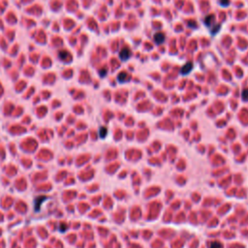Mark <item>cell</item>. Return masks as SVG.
I'll return each instance as SVG.
<instances>
[{
  "mask_svg": "<svg viewBox=\"0 0 248 248\" xmlns=\"http://www.w3.org/2000/svg\"><path fill=\"white\" fill-rule=\"evenodd\" d=\"M194 67V65L192 62H186L183 66H182V68L180 69V74L181 75H183V76H186L188 75L189 73L192 71V69H193Z\"/></svg>",
  "mask_w": 248,
  "mask_h": 248,
  "instance_id": "cell-2",
  "label": "cell"
},
{
  "mask_svg": "<svg viewBox=\"0 0 248 248\" xmlns=\"http://www.w3.org/2000/svg\"><path fill=\"white\" fill-rule=\"evenodd\" d=\"M131 54H132V52H131L130 48H122V50L119 51V58L121 59L122 61H126V60H128L129 58H130Z\"/></svg>",
  "mask_w": 248,
  "mask_h": 248,
  "instance_id": "cell-1",
  "label": "cell"
},
{
  "mask_svg": "<svg viewBox=\"0 0 248 248\" xmlns=\"http://www.w3.org/2000/svg\"><path fill=\"white\" fill-rule=\"evenodd\" d=\"M219 28H220V25H219V24H217V25L215 26V29H214V31H212L211 33H212V34H215V33H217V31H218V29H219Z\"/></svg>",
  "mask_w": 248,
  "mask_h": 248,
  "instance_id": "cell-10",
  "label": "cell"
},
{
  "mask_svg": "<svg viewBox=\"0 0 248 248\" xmlns=\"http://www.w3.org/2000/svg\"><path fill=\"white\" fill-rule=\"evenodd\" d=\"M209 248H223V245L219 241H213L209 244Z\"/></svg>",
  "mask_w": 248,
  "mask_h": 248,
  "instance_id": "cell-6",
  "label": "cell"
},
{
  "mask_svg": "<svg viewBox=\"0 0 248 248\" xmlns=\"http://www.w3.org/2000/svg\"><path fill=\"white\" fill-rule=\"evenodd\" d=\"M220 4L223 7H226L229 5V0H220Z\"/></svg>",
  "mask_w": 248,
  "mask_h": 248,
  "instance_id": "cell-9",
  "label": "cell"
},
{
  "mask_svg": "<svg viewBox=\"0 0 248 248\" xmlns=\"http://www.w3.org/2000/svg\"><path fill=\"white\" fill-rule=\"evenodd\" d=\"M212 20H214V16H213V15H209V16H208V17L205 19L204 22H205V25L209 27V26H210L211 24H212Z\"/></svg>",
  "mask_w": 248,
  "mask_h": 248,
  "instance_id": "cell-4",
  "label": "cell"
},
{
  "mask_svg": "<svg viewBox=\"0 0 248 248\" xmlns=\"http://www.w3.org/2000/svg\"><path fill=\"white\" fill-rule=\"evenodd\" d=\"M154 42L157 45H161L165 42V34L162 32H157L154 35Z\"/></svg>",
  "mask_w": 248,
  "mask_h": 248,
  "instance_id": "cell-3",
  "label": "cell"
},
{
  "mask_svg": "<svg viewBox=\"0 0 248 248\" xmlns=\"http://www.w3.org/2000/svg\"><path fill=\"white\" fill-rule=\"evenodd\" d=\"M107 133H108V130H107V128L106 127H101L100 129V132H99V135H100V137L101 138H105L107 136Z\"/></svg>",
  "mask_w": 248,
  "mask_h": 248,
  "instance_id": "cell-7",
  "label": "cell"
},
{
  "mask_svg": "<svg viewBox=\"0 0 248 248\" xmlns=\"http://www.w3.org/2000/svg\"><path fill=\"white\" fill-rule=\"evenodd\" d=\"M117 80L119 82H124L127 80V74L125 72H121L120 74H118V76H117Z\"/></svg>",
  "mask_w": 248,
  "mask_h": 248,
  "instance_id": "cell-5",
  "label": "cell"
},
{
  "mask_svg": "<svg viewBox=\"0 0 248 248\" xmlns=\"http://www.w3.org/2000/svg\"><path fill=\"white\" fill-rule=\"evenodd\" d=\"M241 98L243 101H248V88L244 89L241 93Z\"/></svg>",
  "mask_w": 248,
  "mask_h": 248,
  "instance_id": "cell-8",
  "label": "cell"
}]
</instances>
